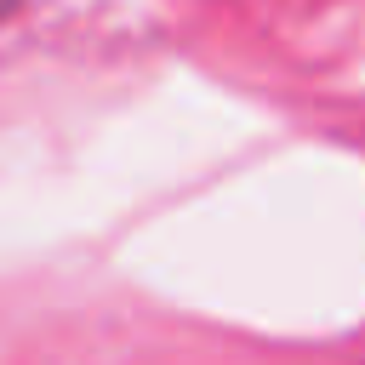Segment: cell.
<instances>
[{"mask_svg":"<svg viewBox=\"0 0 365 365\" xmlns=\"http://www.w3.org/2000/svg\"><path fill=\"white\" fill-rule=\"evenodd\" d=\"M17 6H23V0H0V23H6V17L17 11Z\"/></svg>","mask_w":365,"mask_h":365,"instance_id":"6da1fadb","label":"cell"}]
</instances>
